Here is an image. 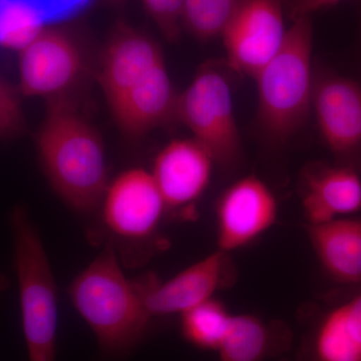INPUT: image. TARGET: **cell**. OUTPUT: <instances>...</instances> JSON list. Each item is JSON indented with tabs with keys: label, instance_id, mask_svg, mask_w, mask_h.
<instances>
[{
	"label": "cell",
	"instance_id": "1",
	"mask_svg": "<svg viewBox=\"0 0 361 361\" xmlns=\"http://www.w3.org/2000/svg\"><path fill=\"white\" fill-rule=\"evenodd\" d=\"M37 145L47 178L68 205L80 212L99 205L108 187L103 141L68 99H49Z\"/></svg>",
	"mask_w": 361,
	"mask_h": 361
},
{
	"label": "cell",
	"instance_id": "2",
	"mask_svg": "<svg viewBox=\"0 0 361 361\" xmlns=\"http://www.w3.org/2000/svg\"><path fill=\"white\" fill-rule=\"evenodd\" d=\"M68 294L103 355H129L144 338L152 318L137 284L125 277L111 247L73 280Z\"/></svg>",
	"mask_w": 361,
	"mask_h": 361
},
{
	"label": "cell",
	"instance_id": "3",
	"mask_svg": "<svg viewBox=\"0 0 361 361\" xmlns=\"http://www.w3.org/2000/svg\"><path fill=\"white\" fill-rule=\"evenodd\" d=\"M312 39L310 16L296 18L281 49L254 78L258 122L274 141L288 140L310 116L314 80Z\"/></svg>",
	"mask_w": 361,
	"mask_h": 361
},
{
	"label": "cell",
	"instance_id": "4",
	"mask_svg": "<svg viewBox=\"0 0 361 361\" xmlns=\"http://www.w3.org/2000/svg\"><path fill=\"white\" fill-rule=\"evenodd\" d=\"M9 226L28 361H56L58 295L47 252L25 209H14Z\"/></svg>",
	"mask_w": 361,
	"mask_h": 361
},
{
	"label": "cell",
	"instance_id": "5",
	"mask_svg": "<svg viewBox=\"0 0 361 361\" xmlns=\"http://www.w3.org/2000/svg\"><path fill=\"white\" fill-rule=\"evenodd\" d=\"M175 118L184 123L215 163L230 165L241 154V140L231 89L224 73L212 65L198 71L176 102Z\"/></svg>",
	"mask_w": 361,
	"mask_h": 361
},
{
	"label": "cell",
	"instance_id": "6",
	"mask_svg": "<svg viewBox=\"0 0 361 361\" xmlns=\"http://www.w3.org/2000/svg\"><path fill=\"white\" fill-rule=\"evenodd\" d=\"M286 32L282 0H241L221 33L227 65L255 78L281 49Z\"/></svg>",
	"mask_w": 361,
	"mask_h": 361
},
{
	"label": "cell",
	"instance_id": "7",
	"mask_svg": "<svg viewBox=\"0 0 361 361\" xmlns=\"http://www.w3.org/2000/svg\"><path fill=\"white\" fill-rule=\"evenodd\" d=\"M311 110L330 151L344 165L361 159V87L336 73H314Z\"/></svg>",
	"mask_w": 361,
	"mask_h": 361
},
{
	"label": "cell",
	"instance_id": "8",
	"mask_svg": "<svg viewBox=\"0 0 361 361\" xmlns=\"http://www.w3.org/2000/svg\"><path fill=\"white\" fill-rule=\"evenodd\" d=\"M102 201L104 224L116 236L129 240L151 237L167 209L153 176L142 169L118 175Z\"/></svg>",
	"mask_w": 361,
	"mask_h": 361
},
{
	"label": "cell",
	"instance_id": "9",
	"mask_svg": "<svg viewBox=\"0 0 361 361\" xmlns=\"http://www.w3.org/2000/svg\"><path fill=\"white\" fill-rule=\"evenodd\" d=\"M228 255L218 249L168 281L137 283L149 317L183 314L214 298L216 292L233 280V266Z\"/></svg>",
	"mask_w": 361,
	"mask_h": 361
},
{
	"label": "cell",
	"instance_id": "10",
	"mask_svg": "<svg viewBox=\"0 0 361 361\" xmlns=\"http://www.w3.org/2000/svg\"><path fill=\"white\" fill-rule=\"evenodd\" d=\"M277 216L276 198L264 182L254 176L237 180L218 201L219 250L230 253L249 245L274 226Z\"/></svg>",
	"mask_w": 361,
	"mask_h": 361
},
{
	"label": "cell",
	"instance_id": "11",
	"mask_svg": "<svg viewBox=\"0 0 361 361\" xmlns=\"http://www.w3.org/2000/svg\"><path fill=\"white\" fill-rule=\"evenodd\" d=\"M82 65L73 40L45 28L20 51V90L26 97H58L75 82Z\"/></svg>",
	"mask_w": 361,
	"mask_h": 361
},
{
	"label": "cell",
	"instance_id": "12",
	"mask_svg": "<svg viewBox=\"0 0 361 361\" xmlns=\"http://www.w3.org/2000/svg\"><path fill=\"white\" fill-rule=\"evenodd\" d=\"M214 163L194 139L169 142L156 157L151 172L167 208H187L198 200L210 183Z\"/></svg>",
	"mask_w": 361,
	"mask_h": 361
},
{
	"label": "cell",
	"instance_id": "13",
	"mask_svg": "<svg viewBox=\"0 0 361 361\" xmlns=\"http://www.w3.org/2000/svg\"><path fill=\"white\" fill-rule=\"evenodd\" d=\"M302 207L307 224L348 217L361 211L358 169L344 164L315 163L304 171Z\"/></svg>",
	"mask_w": 361,
	"mask_h": 361
},
{
	"label": "cell",
	"instance_id": "14",
	"mask_svg": "<svg viewBox=\"0 0 361 361\" xmlns=\"http://www.w3.org/2000/svg\"><path fill=\"white\" fill-rule=\"evenodd\" d=\"M160 47L144 33L120 25L104 49L99 82L111 106L164 63Z\"/></svg>",
	"mask_w": 361,
	"mask_h": 361
},
{
	"label": "cell",
	"instance_id": "15",
	"mask_svg": "<svg viewBox=\"0 0 361 361\" xmlns=\"http://www.w3.org/2000/svg\"><path fill=\"white\" fill-rule=\"evenodd\" d=\"M315 320L300 361H361V285Z\"/></svg>",
	"mask_w": 361,
	"mask_h": 361
},
{
	"label": "cell",
	"instance_id": "16",
	"mask_svg": "<svg viewBox=\"0 0 361 361\" xmlns=\"http://www.w3.org/2000/svg\"><path fill=\"white\" fill-rule=\"evenodd\" d=\"M177 97L164 61L110 108L123 133L140 137L174 120Z\"/></svg>",
	"mask_w": 361,
	"mask_h": 361
},
{
	"label": "cell",
	"instance_id": "17",
	"mask_svg": "<svg viewBox=\"0 0 361 361\" xmlns=\"http://www.w3.org/2000/svg\"><path fill=\"white\" fill-rule=\"evenodd\" d=\"M308 238L327 276L336 283L361 285V217L348 216L306 226Z\"/></svg>",
	"mask_w": 361,
	"mask_h": 361
},
{
	"label": "cell",
	"instance_id": "18",
	"mask_svg": "<svg viewBox=\"0 0 361 361\" xmlns=\"http://www.w3.org/2000/svg\"><path fill=\"white\" fill-rule=\"evenodd\" d=\"M292 336L283 323L266 322L251 314L232 315L217 350L219 361H264L290 348Z\"/></svg>",
	"mask_w": 361,
	"mask_h": 361
},
{
	"label": "cell",
	"instance_id": "19",
	"mask_svg": "<svg viewBox=\"0 0 361 361\" xmlns=\"http://www.w3.org/2000/svg\"><path fill=\"white\" fill-rule=\"evenodd\" d=\"M89 1L68 0L39 6L28 0H7L0 6V47L20 51L30 44L49 20L77 13Z\"/></svg>",
	"mask_w": 361,
	"mask_h": 361
},
{
	"label": "cell",
	"instance_id": "20",
	"mask_svg": "<svg viewBox=\"0 0 361 361\" xmlns=\"http://www.w3.org/2000/svg\"><path fill=\"white\" fill-rule=\"evenodd\" d=\"M232 315L219 300L209 299L180 314L183 336L197 348L216 351Z\"/></svg>",
	"mask_w": 361,
	"mask_h": 361
},
{
	"label": "cell",
	"instance_id": "21",
	"mask_svg": "<svg viewBox=\"0 0 361 361\" xmlns=\"http://www.w3.org/2000/svg\"><path fill=\"white\" fill-rule=\"evenodd\" d=\"M241 0H184L182 26L195 37L209 40L221 35Z\"/></svg>",
	"mask_w": 361,
	"mask_h": 361
},
{
	"label": "cell",
	"instance_id": "22",
	"mask_svg": "<svg viewBox=\"0 0 361 361\" xmlns=\"http://www.w3.org/2000/svg\"><path fill=\"white\" fill-rule=\"evenodd\" d=\"M142 2L166 39L171 42L179 39L184 0H142Z\"/></svg>",
	"mask_w": 361,
	"mask_h": 361
},
{
	"label": "cell",
	"instance_id": "23",
	"mask_svg": "<svg viewBox=\"0 0 361 361\" xmlns=\"http://www.w3.org/2000/svg\"><path fill=\"white\" fill-rule=\"evenodd\" d=\"M23 126L20 104H0V137L13 135Z\"/></svg>",
	"mask_w": 361,
	"mask_h": 361
},
{
	"label": "cell",
	"instance_id": "24",
	"mask_svg": "<svg viewBox=\"0 0 361 361\" xmlns=\"http://www.w3.org/2000/svg\"><path fill=\"white\" fill-rule=\"evenodd\" d=\"M339 1L341 0H292L291 16L293 20L302 16H310L314 11L334 6Z\"/></svg>",
	"mask_w": 361,
	"mask_h": 361
},
{
	"label": "cell",
	"instance_id": "25",
	"mask_svg": "<svg viewBox=\"0 0 361 361\" xmlns=\"http://www.w3.org/2000/svg\"><path fill=\"white\" fill-rule=\"evenodd\" d=\"M0 104H20L13 89L2 80H0Z\"/></svg>",
	"mask_w": 361,
	"mask_h": 361
},
{
	"label": "cell",
	"instance_id": "26",
	"mask_svg": "<svg viewBox=\"0 0 361 361\" xmlns=\"http://www.w3.org/2000/svg\"><path fill=\"white\" fill-rule=\"evenodd\" d=\"M4 288V280L2 279L1 277H0V290H2V289Z\"/></svg>",
	"mask_w": 361,
	"mask_h": 361
},
{
	"label": "cell",
	"instance_id": "27",
	"mask_svg": "<svg viewBox=\"0 0 361 361\" xmlns=\"http://www.w3.org/2000/svg\"><path fill=\"white\" fill-rule=\"evenodd\" d=\"M111 1H120V0H111Z\"/></svg>",
	"mask_w": 361,
	"mask_h": 361
},
{
	"label": "cell",
	"instance_id": "28",
	"mask_svg": "<svg viewBox=\"0 0 361 361\" xmlns=\"http://www.w3.org/2000/svg\"><path fill=\"white\" fill-rule=\"evenodd\" d=\"M282 361H288V360H282Z\"/></svg>",
	"mask_w": 361,
	"mask_h": 361
}]
</instances>
